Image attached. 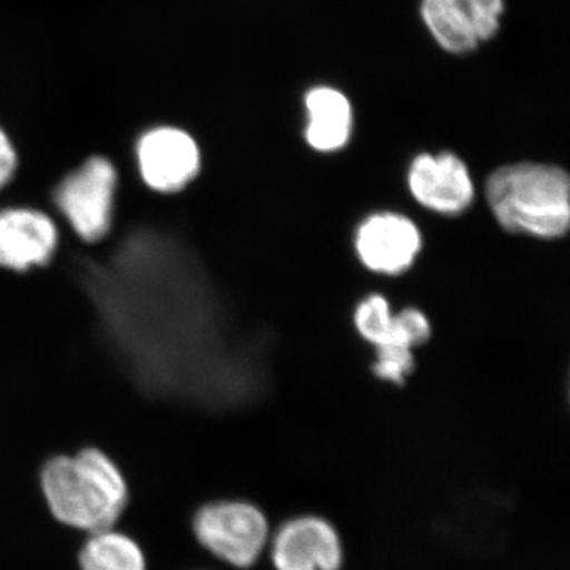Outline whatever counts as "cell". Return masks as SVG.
I'll use <instances>...</instances> for the list:
<instances>
[{
	"label": "cell",
	"instance_id": "52a82bcc",
	"mask_svg": "<svg viewBox=\"0 0 570 570\" xmlns=\"http://www.w3.org/2000/svg\"><path fill=\"white\" fill-rule=\"evenodd\" d=\"M505 0H420L431 39L453 56L471 55L501 31Z\"/></svg>",
	"mask_w": 570,
	"mask_h": 570
},
{
	"label": "cell",
	"instance_id": "8992f818",
	"mask_svg": "<svg viewBox=\"0 0 570 570\" xmlns=\"http://www.w3.org/2000/svg\"><path fill=\"white\" fill-rule=\"evenodd\" d=\"M135 165L156 194H178L200 175L204 154L197 138L176 124H154L135 140Z\"/></svg>",
	"mask_w": 570,
	"mask_h": 570
},
{
	"label": "cell",
	"instance_id": "5b68a950",
	"mask_svg": "<svg viewBox=\"0 0 570 570\" xmlns=\"http://www.w3.org/2000/svg\"><path fill=\"white\" fill-rule=\"evenodd\" d=\"M195 538L209 553L238 569L253 568L269 542L265 513L243 501H217L198 509Z\"/></svg>",
	"mask_w": 570,
	"mask_h": 570
},
{
	"label": "cell",
	"instance_id": "3957f363",
	"mask_svg": "<svg viewBox=\"0 0 570 570\" xmlns=\"http://www.w3.org/2000/svg\"><path fill=\"white\" fill-rule=\"evenodd\" d=\"M118 186L115 163L102 154H94L56 187V206L81 242L99 243L110 234Z\"/></svg>",
	"mask_w": 570,
	"mask_h": 570
},
{
	"label": "cell",
	"instance_id": "4fadbf2b",
	"mask_svg": "<svg viewBox=\"0 0 570 570\" xmlns=\"http://www.w3.org/2000/svg\"><path fill=\"white\" fill-rule=\"evenodd\" d=\"M80 570H146L145 554L129 535L108 530L91 532L80 551Z\"/></svg>",
	"mask_w": 570,
	"mask_h": 570
},
{
	"label": "cell",
	"instance_id": "5bb4252c",
	"mask_svg": "<svg viewBox=\"0 0 570 570\" xmlns=\"http://www.w3.org/2000/svg\"><path fill=\"white\" fill-rule=\"evenodd\" d=\"M20 167V153L13 138L7 132L6 127L0 126V190L6 189Z\"/></svg>",
	"mask_w": 570,
	"mask_h": 570
},
{
	"label": "cell",
	"instance_id": "6da1fadb",
	"mask_svg": "<svg viewBox=\"0 0 570 570\" xmlns=\"http://www.w3.org/2000/svg\"><path fill=\"white\" fill-rule=\"evenodd\" d=\"M40 483L55 519L77 530H108L129 502L121 469L99 449L48 460Z\"/></svg>",
	"mask_w": 570,
	"mask_h": 570
},
{
	"label": "cell",
	"instance_id": "ba28073f",
	"mask_svg": "<svg viewBox=\"0 0 570 570\" xmlns=\"http://www.w3.org/2000/svg\"><path fill=\"white\" fill-rule=\"evenodd\" d=\"M276 570H341L344 562L340 532L316 515L285 521L272 539Z\"/></svg>",
	"mask_w": 570,
	"mask_h": 570
},
{
	"label": "cell",
	"instance_id": "9c48e42d",
	"mask_svg": "<svg viewBox=\"0 0 570 570\" xmlns=\"http://www.w3.org/2000/svg\"><path fill=\"white\" fill-rule=\"evenodd\" d=\"M59 230L50 214L28 206L0 212V268L26 273L50 264Z\"/></svg>",
	"mask_w": 570,
	"mask_h": 570
},
{
	"label": "cell",
	"instance_id": "30bf717a",
	"mask_svg": "<svg viewBox=\"0 0 570 570\" xmlns=\"http://www.w3.org/2000/svg\"><path fill=\"white\" fill-rule=\"evenodd\" d=\"M415 200L441 214L464 212L474 200V183L468 165L453 153L419 154L407 174Z\"/></svg>",
	"mask_w": 570,
	"mask_h": 570
},
{
	"label": "cell",
	"instance_id": "7a4b0ae2",
	"mask_svg": "<svg viewBox=\"0 0 570 570\" xmlns=\"http://www.w3.org/2000/svg\"><path fill=\"white\" fill-rule=\"evenodd\" d=\"M487 200L509 232L558 238L570 223L569 175L554 165L520 163L499 167L487 181Z\"/></svg>",
	"mask_w": 570,
	"mask_h": 570
},
{
	"label": "cell",
	"instance_id": "8fae6325",
	"mask_svg": "<svg viewBox=\"0 0 570 570\" xmlns=\"http://www.w3.org/2000/svg\"><path fill=\"white\" fill-rule=\"evenodd\" d=\"M360 261L371 272L400 275L414 264L422 247L417 225L400 214H374L360 225L355 238Z\"/></svg>",
	"mask_w": 570,
	"mask_h": 570
},
{
	"label": "cell",
	"instance_id": "277c9868",
	"mask_svg": "<svg viewBox=\"0 0 570 570\" xmlns=\"http://www.w3.org/2000/svg\"><path fill=\"white\" fill-rule=\"evenodd\" d=\"M355 326L376 347V376L397 385L414 370L412 347L426 343L431 335L425 314L411 307L392 316L387 299L381 295H371L356 307Z\"/></svg>",
	"mask_w": 570,
	"mask_h": 570
},
{
	"label": "cell",
	"instance_id": "7c38bea8",
	"mask_svg": "<svg viewBox=\"0 0 570 570\" xmlns=\"http://www.w3.org/2000/svg\"><path fill=\"white\" fill-rule=\"evenodd\" d=\"M306 112L305 140L317 153L346 148L354 134V105L346 92L330 85L307 89L303 97Z\"/></svg>",
	"mask_w": 570,
	"mask_h": 570
}]
</instances>
